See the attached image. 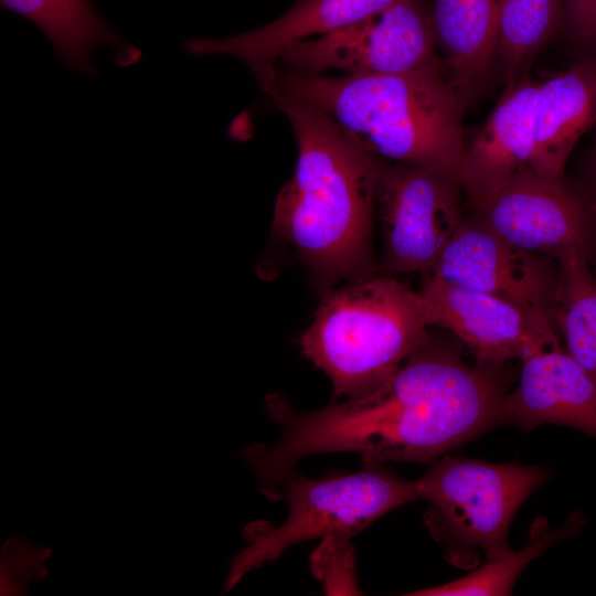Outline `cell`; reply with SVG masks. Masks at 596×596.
<instances>
[{
	"label": "cell",
	"mask_w": 596,
	"mask_h": 596,
	"mask_svg": "<svg viewBox=\"0 0 596 596\" xmlns=\"http://www.w3.org/2000/svg\"><path fill=\"white\" fill-rule=\"evenodd\" d=\"M505 390L498 370L472 366L429 337L377 391L301 412L281 394L265 411L280 427L273 445L253 443L238 455L268 500L305 457L353 451L363 464H433L451 448L505 424Z\"/></svg>",
	"instance_id": "obj_1"
},
{
	"label": "cell",
	"mask_w": 596,
	"mask_h": 596,
	"mask_svg": "<svg viewBox=\"0 0 596 596\" xmlns=\"http://www.w3.org/2000/svg\"><path fill=\"white\" fill-rule=\"evenodd\" d=\"M258 85L287 118L297 145L294 174L276 199L274 232L294 246L322 292L371 277L382 160L317 107L270 79Z\"/></svg>",
	"instance_id": "obj_2"
},
{
	"label": "cell",
	"mask_w": 596,
	"mask_h": 596,
	"mask_svg": "<svg viewBox=\"0 0 596 596\" xmlns=\"http://www.w3.org/2000/svg\"><path fill=\"white\" fill-rule=\"evenodd\" d=\"M265 79L323 111L373 156L459 179L465 108L444 71L327 76L276 67Z\"/></svg>",
	"instance_id": "obj_3"
},
{
	"label": "cell",
	"mask_w": 596,
	"mask_h": 596,
	"mask_svg": "<svg viewBox=\"0 0 596 596\" xmlns=\"http://www.w3.org/2000/svg\"><path fill=\"white\" fill-rule=\"evenodd\" d=\"M424 298L390 277L323 292L301 352L332 383L333 398H361L387 383L429 337Z\"/></svg>",
	"instance_id": "obj_4"
},
{
	"label": "cell",
	"mask_w": 596,
	"mask_h": 596,
	"mask_svg": "<svg viewBox=\"0 0 596 596\" xmlns=\"http://www.w3.org/2000/svg\"><path fill=\"white\" fill-rule=\"evenodd\" d=\"M549 477L545 467L492 464L476 459H437L415 480L428 502L423 518L429 534L460 567L478 565L508 550L511 521L524 500Z\"/></svg>",
	"instance_id": "obj_5"
},
{
	"label": "cell",
	"mask_w": 596,
	"mask_h": 596,
	"mask_svg": "<svg viewBox=\"0 0 596 596\" xmlns=\"http://www.w3.org/2000/svg\"><path fill=\"white\" fill-rule=\"evenodd\" d=\"M287 518L278 526L266 520L248 523L244 547L230 562L223 592L235 587L249 571L275 561L295 544L331 532L353 536L385 513L418 499L415 480H404L384 465L363 464L353 473L311 479L297 471L284 483L280 499Z\"/></svg>",
	"instance_id": "obj_6"
},
{
	"label": "cell",
	"mask_w": 596,
	"mask_h": 596,
	"mask_svg": "<svg viewBox=\"0 0 596 596\" xmlns=\"http://www.w3.org/2000/svg\"><path fill=\"white\" fill-rule=\"evenodd\" d=\"M276 67L302 75L444 71L430 9L422 0H400L341 30L298 42L283 53Z\"/></svg>",
	"instance_id": "obj_7"
},
{
	"label": "cell",
	"mask_w": 596,
	"mask_h": 596,
	"mask_svg": "<svg viewBox=\"0 0 596 596\" xmlns=\"http://www.w3.org/2000/svg\"><path fill=\"white\" fill-rule=\"evenodd\" d=\"M461 192L459 179L444 171L382 160L375 210L389 273L433 268L464 219Z\"/></svg>",
	"instance_id": "obj_8"
},
{
	"label": "cell",
	"mask_w": 596,
	"mask_h": 596,
	"mask_svg": "<svg viewBox=\"0 0 596 596\" xmlns=\"http://www.w3.org/2000/svg\"><path fill=\"white\" fill-rule=\"evenodd\" d=\"M472 209L496 233L526 252L556 260L571 254L594 259L592 199L565 174L524 167Z\"/></svg>",
	"instance_id": "obj_9"
},
{
	"label": "cell",
	"mask_w": 596,
	"mask_h": 596,
	"mask_svg": "<svg viewBox=\"0 0 596 596\" xmlns=\"http://www.w3.org/2000/svg\"><path fill=\"white\" fill-rule=\"evenodd\" d=\"M551 260L513 245L473 215L462 219L424 277L497 296L554 324L558 265Z\"/></svg>",
	"instance_id": "obj_10"
},
{
	"label": "cell",
	"mask_w": 596,
	"mask_h": 596,
	"mask_svg": "<svg viewBox=\"0 0 596 596\" xmlns=\"http://www.w3.org/2000/svg\"><path fill=\"white\" fill-rule=\"evenodd\" d=\"M430 326L455 334L485 369L499 370L557 341L553 323L530 317L517 305L478 290L424 277L419 291Z\"/></svg>",
	"instance_id": "obj_11"
},
{
	"label": "cell",
	"mask_w": 596,
	"mask_h": 596,
	"mask_svg": "<svg viewBox=\"0 0 596 596\" xmlns=\"http://www.w3.org/2000/svg\"><path fill=\"white\" fill-rule=\"evenodd\" d=\"M504 418L525 430L560 424L596 439V381L557 340L522 360L518 384L505 396Z\"/></svg>",
	"instance_id": "obj_12"
},
{
	"label": "cell",
	"mask_w": 596,
	"mask_h": 596,
	"mask_svg": "<svg viewBox=\"0 0 596 596\" xmlns=\"http://www.w3.org/2000/svg\"><path fill=\"white\" fill-rule=\"evenodd\" d=\"M398 1L296 0L284 14L260 28L227 38H193L183 49L192 55L238 58L258 79L274 72L283 53L294 44L341 30Z\"/></svg>",
	"instance_id": "obj_13"
},
{
	"label": "cell",
	"mask_w": 596,
	"mask_h": 596,
	"mask_svg": "<svg viewBox=\"0 0 596 596\" xmlns=\"http://www.w3.org/2000/svg\"><path fill=\"white\" fill-rule=\"evenodd\" d=\"M539 85L528 75L508 84L482 128L466 145L459 180L471 206L530 166Z\"/></svg>",
	"instance_id": "obj_14"
},
{
	"label": "cell",
	"mask_w": 596,
	"mask_h": 596,
	"mask_svg": "<svg viewBox=\"0 0 596 596\" xmlns=\"http://www.w3.org/2000/svg\"><path fill=\"white\" fill-rule=\"evenodd\" d=\"M596 126V58L540 82L530 167L549 175H564L579 138Z\"/></svg>",
	"instance_id": "obj_15"
},
{
	"label": "cell",
	"mask_w": 596,
	"mask_h": 596,
	"mask_svg": "<svg viewBox=\"0 0 596 596\" xmlns=\"http://www.w3.org/2000/svg\"><path fill=\"white\" fill-rule=\"evenodd\" d=\"M500 0H435L430 9L445 74L466 109L497 58Z\"/></svg>",
	"instance_id": "obj_16"
},
{
	"label": "cell",
	"mask_w": 596,
	"mask_h": 596,
	"mask_svg": "<svg viewBox=\"0 0 596 596\" xmlns=\"http://www.w3.org/2000/svg\"><path fill=\"white\" fill-rule=\"evenodd\" d=\"M1 7L34 23L67 66L93 75L92 52L100 44L113 47L115 62L136 64L141 52L128 44L96 11L89 0H0Z\"/></svg>",
	"instance_id": "obj_17"
},
{
	"label": "cell",
	"mask_w": 596,
	"mask_h": 596,
	"mask_svg": "<svg viewBox=\"0 0 596 596\" xmlns=\"http://www.w3.org/2000/svg\"><path fill=\"white\" fill-rule=\"evenodd\" d=\"M592 263L582 254L557 260L553 319L567 353L596 381V273Z\"/></svg>",
	"instance_id": "obj_18"
},
{
	"label": "cell",
	"mask_w": 596,
	"mask_h": 596,
	"mask_svg": "<svg viewBox=\"0 0 596 596\" xmlns=\"http://www.w3.org/2000/svg\"><path fill=\"white\" fill-rule=\"evenodd\" d=\"M564 23V0H500L497 58L508 84L526 75Z\"/></svg>",
	"instance_id": "obj_19"
},
{
	"label": "cell",
	"mask_w": 596,
	"mask_h": 596,
	"mask_svg": "<svg viewBox=\"0 0 596 596\" xmlns=\"http://www.w3.org/2000/svg\"><path fill=\"white\" fill-rule=\"evenodd\" d=\"M584 523L582 513H572L565 524L551 529L547 521L538 519L530 532V542L518 551L507 550L486 560L472 573L450 583L416 590L407 595L461 596L510 595L512 586L525 565L555 542L575 534Z\"/></svg>",
	"instance_id": "obj_20"
},
{
	"label": "cell",
	"mask_w": 596,
	"mask_h": 596,
	"mask_svg": "<svg viewBox=\"0 0 596 596\" xmlns=\"http://www.w3.org/2000/svg\"><path fill=\"white\" fill-rule=\"evenodd\" d=\"M352 538L347 532L328 533L310 555L312 574L322 582L328 595L361 594L355 579Z\"/></svg>",
	"instance_id": "obj_21"
},
{
	"label": "cell",
	"mask_w": 596,
	"mask_h": 596,
	"mask_svg": "<svg viewBox=\"0 0 596 596\" xmlns=\"http://www.w3.org/2000/svg\"><path fill=\"white\" fill-rule=\"evenodd\" d=\"M14 551L6 543L1 554V594L19 595L26 592V582L44 577L46 568L43 561L50 550H41L22 540H10Z\"/></svg>",
	"instance_id": "obj_22"
},
{
	"label": "cell",
	"mask_w": 596,
	"mask_h": 596,
	"mask_svg": "<svg viewBox=\"0 0 596 596\" xmlns=\"http://www.w3.org/2000/svg\"><path fill=\"white\" fill-rule=\"evenodd\" d=\"M564 23L574 41L596 45V0H564Z\"/></svg>",
	"instance_id": "obj_23"
},
{
	"label": "cell",
	"mask_w": 596,
	"mask_h": 596,
	"mask_svg": "<svg viewBox=\"0 0 596 596\" xmlns=\"http://www.w3.org/2000/svg\"><path fill=\"white\" fill-rule=\"evenodd\" d=\"M596 127V126H595ZM589 171L593 179V183L596 184V134L589 157Z\"/></svg>",
	"instance_id": "obj_24"
},
{
	"label": "cell",
	"mask_w": 596,
	"mask_h": 596,
	"mask_svg": "<svg viewBox=\"0 0 596 596\" xmlns=\"http://www.w3.org/2000/svg\"><path fill=\"white\" fill-rule=\"evenodd\" d=\"M592 210H593V220H594V236H595V251H594V259H593V267L596 273V184H594V192L592 195Z\"/></svg>",
	"instance_id": "obj_25"
}]
</instances>
